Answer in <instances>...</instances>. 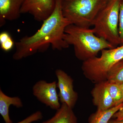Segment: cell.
Instances as JSON below:
<instances>
[{"mask_svg":"<svg viewBox=\"0 0 123 123\" xmlns=\"http://www.w3.org/2000/svg\"><path fill=\"white\" fill-rule=\"evenodd\" d=\"M120 86V88H121V90L122 91V92H123V83L119 85Z\"/></svg>","mask_w":123,"mask_h":123,"instance_id":"21","label":"cell"},{"mask_svg":"<svg viewBox=\"0 0 123 123\" xmlns=\"http://www.w3.org/2000/svg\"><path fill=\"white\" fill-rule=\"evenodd\" d=\"M55 74L57 79L60 102L73 109L78 99L77 93L74 89L73 79L62 69H56Z\"/></svg>","mask_w":123,"mask_h":123,"instance_id":"7","label":"cell"},{"mask_svg":"<svg viewBox=\"0 0 123 123\" xmlns=\"http://www.w3.org/2000/svg\"><path fill=\"white\" fill-rule=\"evenodd\" d=\"M107 2V0H62V12L72 24L90 28Z\"/></svg>","mask_w":123,"mask_h":123,"instance_id":"4","label":"cell"},{"mask_svg":"<svg viewBox=\"0 0 123 123\" xmlns=\"http://www.w3.org/2000/svg\"><path fill=\"white\" fill-rule=\"evenodd\" d=\"M42 123H78L72 108L65 104H62L59 109L51 118Z\"/></svg>","mask_w":123,"mask_h":123,"instance_id":"12","label":"cell"},{"mask_svg":"<svg viewBox=\"0 0 123 123\" xmlns=\"http://www.w3.org/2000/svg\"><path fill=\"white\" fill-rule=\"evenodd\" d=\"M57 88V83L55 81L48 82L44 80H40L33 86V93L42 103L52 110H57L61 105Z\"/></svg>","mask_w":123,"mask_h":123,"instance_id":"6","label":"cell"},{"mask_svg":"<svg viewBox=\"0 0 123 123\" xmlns=\"http://www.w3.org/2000/svg\"><path fill=\"white\" fill-rule=\"evenodd\" d=\"M123 107V103L108 110H97L90 117L88 123H108L114 115Z\"/></svg>","mask_w":123,"mask_h":123,"instance_id":"13","label":"cell"},{"mask_svg":"<svg viewBox=\"0 0 123 123\" xmlns=\"http://www.w3.org/2000/svg\"><path fill=\"white\" fill-rule=\"evenodd\" d=\"M91 94L97 110H105L115 106L107 87V80L95 84Z\"/></svg>","mask_w":123,"mask_h":123,"instance_id":"9","label":"cell"},{"mask_svg":"<svg viewBox=\"0 0 123 123\" xmlns=\"http://www.w3.org/2000/svg\"><path fill=\"white\" fill-rule=\"evenodd\" d=\"M13 105L18 108L23 106L21 99L18 97L8 96L0 89V114L5 123H13L9 116V108Z\"/></svg>","mask_w":123,"mask_h":123,"instance_id":"11","label":"cell"},{"mask_svg":"<svg viewBox=\"0 0 123 123\" xmlns=\"http://www.w3.org/2000/svg\"><path fill=\"white\" fill-rule=\"evenodd\" d=\"M55 5V0H25L21 13L30 14L35 20L43 22L53 13Z\"/></svg>","mask_w":123,"mask_h":123,"instance_id":"8","label":"cell"},{"mask_svg":"<svg viewBox=\"0 0 123 123\" xmlns=\"http://www.w3.org/2000/svg\"><path fill=\"white\" fill-rule=\"evenodd\" d=\"M25 0H0V26L6 20L13 21L20 16L21 9Z\"/></svg>","mask_w":123,"mask_h":123,"instance_id":"10","label":"cell"},{"mask_svg":"<svg viewBox=\"0 0 123 123\" xmlns=\"http://www.w3.org/2000/svg\"><path fill=\"white\" fill-rule=\"evenodd\" d=\"M43 118V115L42 112L40 111H37L17 123H31L40 120Z\"/></svg>","mask_w":123,"mask_h":123,"instance_id":"17","label":"cell"},{"mask_svg":"<svg viewBox=\"0 0 123 123\" xmlns=\"http://www.w3.org/2000/svg\"><path fill=\"white\" fill-rule=\"evenodd\" d=\"M65 33V42L73 46L75 56L83 62L97 57L102 50L114 48L90 28L71 24L66 27Z\"/></svg>","mask_w":123,"mask_h":123,"instance_id":"2","label":"cell"},{"mask_svg":"<svg viewBox=\"0 0 123 123\" xmlns=\"http://www.w3.org/2000/svg\"><path fill=\"white\" fill-rule=\"evenodd\" d=\"M62 1L55 0L53 13L43 22L41 27L34 34L25 36L15 43L14 60H19L38 52H44L50 45L53 50H61L68 48L69 46L64 39L65 31L72 24L63 14Z\"/></svg>","mask_w":123,"mask_h":123,"instance_id":"1","label":"cell"},{"mask_svg":"<svg viewBox=\"0 0 123 123\" xmlns=\"http://www.w3.org/2000/svg\"><path fill=\"white\" fill-rule=\"evenodd\" d=\"M108 123H123V121H117L115 119H111Z\"/></svg>","mask_w":123,"mask_h":123,"instance_id":"20","label":"cell"},{"mask_svg":"<svg viewBox=\"0 0 123 123\" xmlns=\"http://www.w3.org/2000/svg\"><path fill=\"white\" fill-rule=\"evenodd\" d=\"M119 32L120 45L123 44V0H121L119 14Z\"/></svg>","mask_w":123,"mask_h":123,"instance_id":"18","label":"cell"},{"mask_svg":"<svg viewBox=\"0 0 123 123\" xmlns=\"http://www.w3.org/2000/svg\"><path fill=\"white\" fill-rule=\"evenodd\" d=\"M112 118L117 121H123V107L116 112L113 116Z\"/></svg>","mask_w":123,"mask_h":123,"instance_id":"19","label":"cell"},{"mask_svg":"<svg viewBox=\"0 0 123 123\" xmlns=\"http://www.w3.org/2000/svg\"><path fill=\"white\" fill-rule=\"evenodd\" d=\"M107 80L119 85L123 83V60L109 70L107 75Z\"/></svg>","mask_w":123,"mask_h":123,"instance_id":"14","label":"cell"},{"mask_svg":"<svg viewBox=\"0 0 123 123\" xmlns=\"http://www.w3.org/2000/svg\"><path fill=\"white\" fill-rule=\"evenodd\" d=\"M110 0H107L108 2V1H110Z\"/></svg>","mask_w":123,"mask_h":123,"instance_id":"22","label":"cell"},{"mask_svg":"<svg viewBox=\"0 0 123 123\" xmlns=\"http://www.w3.org/2000/svg\"><path fill=\"white\" fill-rule=\"evenodd\" d=\"M14 43L10 35L7 31L0 34V45L1 48L5 52H9L13 47Z\"/></svg>","mask_w":123,"mask_h":123,"instance_id":"16","label":"cell"},{"mask_svg":"<svg viewBox=\"0 0 123 123\" xmlns=\"http://www.w3.org/2000/svg\"><path fill=\"white\" fill-rule=\"evenodd\" d=\"M107 87L115 106L123 103V94L119 85L107 80Z\"/></svg>","mask_w":123,"mask_h":123,"instance_id":"15","label":"cell"},{"mask_svg":"<svg viewBox=\"0 0 123 123\" xmlns=\"http://www.w3.org/2000/svg\"><path fill=\"white\" fill-rule=\"evenodd\" d=\"M121 0H111L99 11L93 22L95 34L113 47L120 45L119 14Z\"/></svg>","mask_w":123,"mask_h":123,"instance_id":"3","label":"cell"},{"mask_svg":"<svg viewBox=\"0 0 123 123\" xmlns=\"http://www.w3.org/2000/svg\"><path fill=\"white\" fill-rule=\"evenodd\" d=\"M101 55L83 62L82 70L85 77L95 84L107 80L109 70L123 60V44L101 51Z\"/></svg>","mask_w":123,"mask_h":123,"instance_id":"5","label":"cell"}]
</instances>
